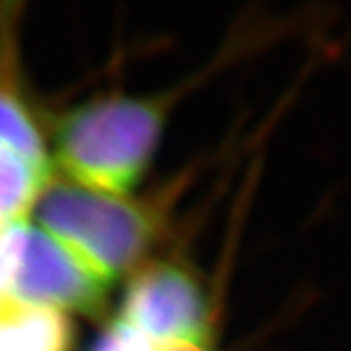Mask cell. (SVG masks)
I'll list each match as a JSON object with an SVG mask.
<instances>
[{
	"instance_id": "3",
	"label": "cell",
	"mask_w": 351,
	"mask_h": 351,
	"mask_svg": "<svg viewBox=\"0 0 351 351\" xmlns=\"http://www.w3.org/2000/svg\"><path fill=\"white\" fill-rule=\"evenodd\" d=\"M209 304L197 281L174 263L143 269L127 289L119 320L152 350L203 348L209 339Z\"/></svg>"
},
{
	"instance_id": "2",
	"label": "cell",
	"mask_w": 351,
	"mask_h": 351,
	"mask_svg": "<svg viewBox=\"0 0 351 351\" xmlns=\"http://www.w3.org/2000/svg\"><path fill=\"white\" fill-rule=\"evenodd\" d=\"M34 207L39 228L108 285L145 256L154 234L145 207L63 180L51 178Z\"/></svg>"
},
{
	"instance_id": "5",
	"label": "cell",
	"mask_w": 351,
	"mask_h": 351,
	"mask_svg": "<svg viewBox=\"0 0 351 351\" xmlns=\"http://www.w3.org/2000/svg\"><path fill=\"white\" fill-rule=\"evenodd\" d=\"M71 324L63 313L0 293V351H69Z\"/></svg>"
},
{
	"instance_id": "6",
	"label": "cell",
	"mask_w": 351,
	"mask_h": 351,
	"mask_svg": "<svg viewBox=\"0 0 351 351\" xmlns=\"http://www.w3.org/2000/svg\"><path fill=\"white\" fill-rule=\"evenodd\" d=\"M51 172L0 147V226L25 221V215L34 209L41 189L51 180Z\"/></svg>"
},
{
	"instance_id": "1",
	"label": "cell",
	"mask_w": 351,
	"mask_h": 351,
	"mask_svg": "<svg viewBox=\"0 0 351 351\" xmlns=\"http://www.w3.org/2000/svg\"><path fill=\"white\" fill-rule=\"evenodd\" d=\"M162 123L154 100L110 96L84 104L55 129L51 166L71 184L123 197L151 162Z\"/></svg>"
},
{
	"instance_id": "4",
	"label": "cell",
	"mask_w": 351,
	"mask_h": 351,
	"mask_svg": "<svg viewBox=\"0 0 351 351\" xmlns=\"http://www.w3.org/2000/svg\"><path fill=\"white\" fill-rule=\"evenodd\" d=\"M108 287L45 230L20 223L8 295L57 313L96 316L106 304Z\"/></svg>"
},
{
	"instance_id": "9",
	"label": "cell",
	"mask_w": 351,
	"mask_h": 351,
	"mask_svg": "<svg viewBox=\"0 0 351 351\" xmlns=\"http://www.w3.org/2000/svg\"><path fill=\"white\" fill-rule=\"evenodd\" d=\"M6 226H8V225H6ZM2 228H4V226H0V230H2Z\"/></svg>"
},
{
	"instance_id": "8",
	"label": "cell",
	"mask_w": 351,
	"mask_h": 351,
	"mask_svg": "<svg viewBox=\"0 0 351 351\" xmlns=\"http://www.w3.org/2000/svg\"><path fill=\"white\" fill-rule=\"evenodd\" d=\"M154 351H205L203 348H188V346H184V348H168V350H154Z\"/></svg>"
},
{
	"instance_id": "7",
	"label": "cell",
	"mask_w": 351,
	"mask_h": 351,
	"mask_svg": "<svg viewBox=\"0 0 351 351\" xmlns=\"http://www.w3.org/2000/svg\"><path fill=\"white\" fill-rule=\"evenodd\" d=\"M0 147L18 152L25 160L49 168L51 158L34 117L25 110L18 94L0 82Z\"/></svg>"
}]
</instances>
